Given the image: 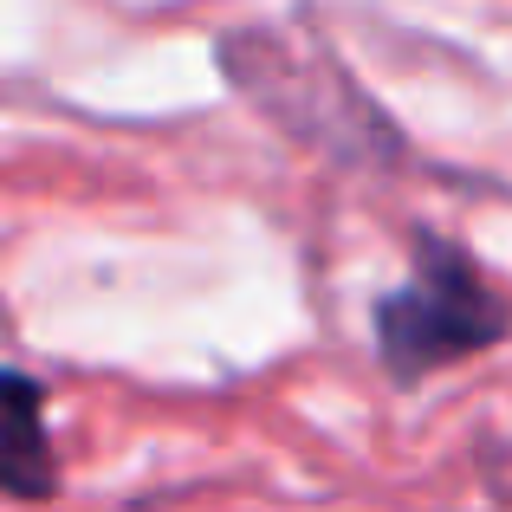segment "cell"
I'll return each instance as SVG.
<instances>
[{"label": "cell", "mask_w": 512, "mask_h": 512, "mask_svg": "<svg viewBox=\"0 0 512 512\" xmlns=\"http://www.w3.org/2000/svg\"><path fill=\"white\" fill-rule=\"evenodd\" d=\"M415 253H422L415 273L376 305V357L389 363L396 383H422V376L448 370L461 357H480L512 325L500 292L480 279V266L461 247L422 234Z\"/></svg>", "instance_id": "obj_1"}, {"label": "cell", "mask_w": 512, "mask_h": 512, "mask_svg": "<svg viewBox=\"0 0 512 512\" xmlns=\"http://www.w3.org/2000/svg\"><path fill=\"white\" fill-rule=\"evenodd\" d=\"M0 487L7 500H52L59 493V461L46 448V415H39L33 376H7V448H0Z\"/></svg>", "instance_id": "obj_2"}]
</instances>
